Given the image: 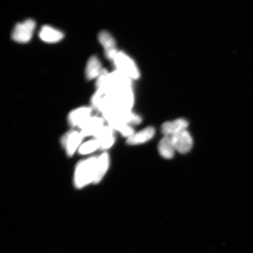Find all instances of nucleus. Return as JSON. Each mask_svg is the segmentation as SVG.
<instances>
[{
	"instance_id": "obj_9",
	"label": "nucleus",
	"mask_w": 253,
	"mask_h": 253,
	"mask_svg": "<svg viewBox=\"0 0 253 253\" xmlns=\"http://www.w3.org/2000/svg\"><path fill=\"white\" fill-rule=\"evenodd\" d=\"M94 138H96L99 142L100 150H108L116 141L115 131L109 125L104 126L94 136Z\"/></svg>"
},
{
	"instance_id": "obj_5",
	"label": "nucleus",
	"mask_w": 253,
	"mask_h": 253,
	"mask_svg": "<svg viewBox=\"0 0 253 253\" xmlns=\"http://www.w3.org/2000/svg\"><path fill=\"white\" fill-rule=\"evenodd\" d=\"M83 138L81 132L76 130L70 131L63 136L62 142L68 156L71 157L79 150Z\"/></svg>"
},
{
	"instance_id": "obj_17",
	"label": "nucleus",
	"mask_w": 253,
	"mask_h": 253,
	"mask_svg": "<svg viewBox=\"0 0 253 253\" xmlns=\"http://www.w3.org/2000/svg\"><path fill=\"white\" fill-rule=\"evenodd\" d=\"M100 149L99 142L96 138L85 142L81 145L78 150L79 153L81 155H87L93 153L97 149Z\"/></svg>"
},
{
	"instance_id": "obj_10",
	"label": "nucleus",
	"mask_w": 253,
	"mask_h": 253,
	"mask_svg": "<svg viewBox=\"0 0 253 253\" xmlns=\"http://www.w3.org/2000/svg\"><path fill=\"white\" fill-rule=\"evenodd\" d=\"M104 119L102 117L93 116L81 129L83 137H94L101 128L104 126Z\"/></svg>"
},
{
	"instance_id": "obj_4",
	"label": "nucleus",
	"mask_w": 253,
	"mask_h": 253,
	"mask_svg": "<svg viewBox=\"0 0 253 253\" xmlns=\"http://www.w3.org/2000/svg\"><path fill=\"white\" fill-rule=\"evenodd\" d=\"M93 110L91 107L82 106L72 110L68 118L69 125L81 129L93 116Z\"/></svg>"
},
{
	"instance_id": "obj_2",
	"label": "nucleus",
	"mask_w": 253,
	"mask_h": 253,
	"mask_svg": "<svg viewBox=\"0 0 253 253\" xmlns=\"http://www.w3.org/2000/svg\"><path fill=\"white\" fill-rule=\"evenodd\" d=\"M112 61L116 70L131 81L137 80L140 78L141 73L137 63L126 53L119 50Z\"/></svg>"
},
{
	"instance_id": "obj_16",
	"label": "nucleus",
	"mask_w": 253,
	"mask_h": 253,
	"mask_svg": "<svg viewBox=\"0 0 253 253\" xmlns=\"http://www.w3.org/2000/svg\"><path fill=\"white\" fill-rule=\"evenodd\" d=\"M108 125L115 131H118L126 139L130 137L135 133L134 128L132 126L119 121V120H112L107 122Z\"/></svg>"
},
{
	"instance_id": "obj_14",
	"label": "nucleus",
	"mask_w": 253,
	"mask_h": 253,
	"mask_svg": "<svg viewBox=\"0 0 253 253\" xmlns=\"http://www.w3.org/2000/svg\"><path fill=\"white\" fill-rule=\"evenodd\" d=\"M158 150L160 156L163 158L167 160L172 159L176 151L171 137L164 136L158 144Z\"/></svg>"
},
{
	"instance_id": "obj_8",
	"label": "nucleus",
	"mask_w": 253,
	"mask_h": 253,
	"mask_svg": "<svg viewBox=\"0 0 253 253\" xmlns=\"http://www.w3.org/2000/svg\"><path fill=\"white\" fill-rule=\"evenodd\" d=\"M170 137L172 138L176 151L180 154H185L191 150L194 141L188 129Z\"/></svg>"
},
{
	"instance_id": "obj_3",
	"label": "nucleus",
	"mask_w": 253,
	"mask_h": 253,
	"mask_svg": "<svg viewBox=\"0 0 253 253\" xmlns=\"http://www.w3.org/2000/svg\"><path fill=\"white\" fill-rule=\"evenodd\" d=\"M36 23L31 19H28L15 25L11 37L15 42L25 43L30 42L33 37Z\"/></svg>"
},
{
	"instance_id": "obj_13",
	"label": "nucleus",
	"mask_w": 253,
	"mask_h": 253,
	"mask_svg": "<svg viewBox=\"0 0 253 253\" xmlns=\"http://www.w3.org/2000/svg\"><path fill=\"white\" fill-rule=\"evenodd\" d=\"M102 63L96 56H91L87 62L85 75L87 80L97 79L102 72Z\"/></svg>"
},
{
	"instance_id": "obj_7",
	"label": "nucleus",
	"mask_w": 253,
	"mask_h": 253,
	"mask_svg": "<svg viewBox=\"0 0 253 253\" xmlns=\"http://www.w3.org/2000/svg\"><path fill=\"white\" fill-rule=\"evenodd\" d=\"M98 40L104 50V54L107 59L113 61L119 50L117 47L116 42L108 31H101L98 36Z\"/></svg>"
},
{
	"instance_id": "obj_1",
	"label": "nucleus",
	"mask_w": 253,
	"mask_h": 253,
	"mask_svg": "<svg viewBox=\"0 0 253 253\" xmlns=\"http://www.w3.org/2000/svg\"><path fill=\"white\" fill-rule=\"evenodd\" d=\"M96 157L81 161L76 167L74 183L76 188L81 189L94 182L97 162Z\"/></svg>"
},
{
	"instance_id": "obj_15",
	"label": "nucleus",
	"mask_w": 253,
	"mask_h": 253,
	"mask_svg": "<svg viewBox=\"0 0 253 253\" xmlns=\"http://www.w3.org/2000/svg\"><path fill=\"white\" fill-rule=\"evenodd\" d=\"M109 165L110 158L108 154L104 153L99 157H98L96 175H95L93 183H98L102 181L108 170Z\"/></svg>"
},
{
	"instance_id": "obj_11",
	"label": "nucleus",
	"mask_w": 253,
	"mask_h": 253,
	"mask_svg": "<svg viewBox=\"0 0 253 253\" xmlns=\"http://www.w3.org/2000/svg\"><path fill=\"white\" fill-rule=\"evenodd\" d=\"M156 129L152 126H148L135 133L126 139V144L129 145H137L149 141L156 134Z\"/></svg>"
},
{
	"instance_id": "obj_6",
	"label": "nucleus",
	"mask_w": 253,
	"mask_h": 253,
	"mask_svg": "<svg viewBox=\"0 0 253 253\" xmlns=\"http://www.w3.org/2000/svg\"><path fill=\"white\" fill-rule=\"evenodd\" d=\"M189 122L187 120L179 118L164 123L161 131L164 136L172 137L183 131L187 130Z\"/></svg>"
},
{
	"instance_id": "obj_12",
	"label": "nucleus",
	"mask_w": 253,
	"mask_h": 253,
	"mask_svg": "<svg viewBox=\"0 0 253 253\" xmlns=\"http://www.w3.org/2000/svg\"><path fill=\"white\" fill-rule=\"evenodd\" d=\"M39 37L44 42L53 43L60 42L64 38V34L56 28L44 25L40 31Z\"/></svg>"
}]
</instances>
